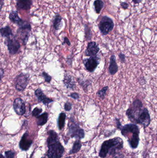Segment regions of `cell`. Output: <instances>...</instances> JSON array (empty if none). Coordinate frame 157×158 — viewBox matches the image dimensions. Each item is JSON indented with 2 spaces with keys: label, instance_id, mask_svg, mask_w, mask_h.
Wrapping results in <instances>:
<instances>
[{
  "label": "cell",
  "instance_id": "32",
  "mask_svg": "<svg viewBox=\"0 0 157 158\" xmlns=\"http://www.w3.org/2000/svg\"><path fill=\"white\" fill-rule=\"evenodd\" d=\"M15 152L13 151H6L5 152L6 158H14L15 156Z\"/></svg>",
  "mask_w": 157,
  "mask_h": 158
},
{
  "label": "cell",
  "instance_id": "16",
  "mask_svg": "<svg viewBox=\"0 0 157 158\" xmlns=\"http://www.w3.org/2000/svg\"><path fill=\"white\" fill-rule=\"evenodd\" d=\"M116 58L115 55H112L110 58V64L108 67V72L110 74L114 75L119 70V66L116 62Z\"/></svg>",
  "mask_w": 157,
  "mask_h": 158
},
{
  "label": "cell",
  "instance_id": "3",
  "mask_svg": "<svg viewBox=\"0 0 157 158\" xmlns=\"http://www.w3.org/2000/svg\"><path fill=\"white\" fill-rule=\"evenodd\" d=\"M68 132L67 135L71 138H75L77 140H80L85 137L84 131L80 128L73 117H70L68 124Z\"/></svg>",
  "mask_w": 157,
  "mask_h": 158
},
{
  "label": "cell",
  "instance_id": "18",
  "mask_svg": "<svg viewBox=\"0 0 157 158\" xmlns=\"http://www.w3.org/2000/svg\"><path fill=\"white\" fill-rule=\"evenodd\" d=\"M9 19L12 22L17 24L19 27L22 25L25 21L19 16L18 12L16 11H12L9 15Z\"/></svg>",
  "mask_w": 157,
  "mask_h": 158
},
{
  "label": "cell",
  "instance_id": "30",
  "mask_svg": "<svg viewBox=\"0 0 157 158\" xmlns=\"http://www.w3.org/2000/svg\"><path fill=\"white\" fill-rule=\"evenodd\" d=\"M42 111V109L41 108L36 107L33 109L32 111V116L33 117L37 118L38 116H39L41 114Z\"/></svg>",
  "mask_w": 157,
  "mask_h": 158
},
{
  "label": "cell",
  "instance_id": "24",
  "mask_svg": "<svg viewBox=\"0 0 157 158\" xmlns=\"http://www.w3.org/2000/svg\"><path fill=\"white\" fill-rule=\"evenodd\" d=\"M66 118V115L64 112H61L59 115L58 118L57 125L59 129L60 130H62L65 126Z\"/></svg>",
  "mask_w": 157,
  "mask_h": 158
},
{
  "label": "cell",
  "instance_id": "36",
  "mask_svg": "<svg viewBox=\"0 0 157 158\" xmlns=\"http://www.w3.org/2000/svg\"><path fill=\"white\" fill-rule=\"evenodd\" d=\"M120 5L121 7L124 10L127 9L129 6V3L126 2H121Z\"/></svg>",
  "mask_w": 157,
  "mask_h": 158
},
{
  "label": "cell",
  "instance_id": "43",
  "mask_svg": "<svg viewBox=\"0 0 157 158\" xmlns=\"http://www.w3.org/2000/svg\"><path fill=\"white\" fill-rule=\"evenodd\" d=\"M66 158H72L71 157H66Z\"/></svg>",
  "mask_w": 157,
  "mask_h": 158
},
{
  "label": "cell",
  "instance_id": "40",
  "mask_svg": "<svg viewBox=\"0 0 157 158\" xmlns=\"http://www.w3.org/2000/svg\"><path fill=\"white\" fill-rule=\"evenodd\" d=\"M132 2H133L134 4H135V5L139 4L142 1V0H132Z\"/></svg>",
  "mask_w": 157,
  "mask_h": 158
},
{
  "label": "cell",
  "instance_id": "5",
  "mask_svg": "<svg viewBox=\"0 0 157 158\" xmlns=\"http://www.w3.org/2000/svg\"><path fill=\"white\" fill-rule=\"evenodd\" d=\"M47 156L48 158H61L64 154L65 149L59 141L48 145Z\"/></svg>",
  "mask_w": 157,
  "mask_h": 158
},
{
  "label": "cell",
  "instance_id": "26",
  "mask_svg": "<svg viewBox=\"0 0 157 158\" xmlns=\"http://www.w3.org/2000/svg\"><path fill=\"white\" fill-rule=\"evenodd\" d=\"M77 81L79 85L83 88V89L85 92H86L87 90V88L92 84V81L91 80H87L84 81L81 78H78L77 79Z\"/></svg>",
  "mask_w": 157,
  "mask_h": 158
},
{
  "label": "cell",
  "instance_id": "37",
  "mask_svg": "<svg viewBox=\"0 0 157 158\" xmlns=\"http://www.w3.org/2000/svg\"><path fill=\"white\" fill-rule=\"evenodd\" d=\"M67 44L68 46H70L71 45V42H70V40L67 37H65L64 38V41H63V43H62V45H64L65 44Z\"/></svg>",
  "mask_w": 157,
  "mask_h": 158
},
{
  "label": "cell",
  "instance_id": "4",
  "mask_svg": "<svg viewBox=\"0 0 157 158\" xmlns=\"http://www.w3.org/2000/svg\"><path fill=\"white\" fill-rule=\"evenodd\" d=\"M114 27V23L113 20L106 15L102 17L98 24L99 30L102 36H105L109 34L113 30Z\"/></svg>",
  "mask_w": 157,
  "mask_h": 158
},
{
  "label": "cell",
  "instance_id": "21",
  "mask_svg": "<svg viewBox=\"0 0 157 158\" xmlns=\"http://www.w3.org/2000/svg\"><path fill=\"white\" fill-rule=\"evenodd\" d=\"M62 17L59 14H57L55 15L53 21V26L55 30H59L63 26Z\"/></svg>",
  "mask_w": 157,
  "mask_h": 158
},
{
  "label": "cell",
  "instance_id": "39",
  "mask_svg": "<svg viewBox=\"0 0 157 158\" xmlns=\"http://www.w3.org/2000/svg\"><path fill=\"white\" fill-rule=\"evenodd\" d=\"M4 1L5 0H0V12L1 11L3 6H4Z\"/></svg>",
  "mask_w": 157,
  "mask_h": 158
},
{
  "label": "cell",
  "instance_id": "9",
  "mask_svg": "<svg viewBox=\"0 0 157 158\" xmlns=\"http://www.w3.org/2000/svg\"><path fill=\"white\" fill-rule=\"evenodd\" d=\"M29 82V79L27 74L20 73L15 78V88L18 91H23L27 88Z\"/></svg>",
  "mask_w": 157,
  "mask_h": 158
},
{
  "label": "cell",
  "instance_id": "7",
  "mask_svg": "<svg viewBox=\"0 0 157 158\" xmlns=\"http://www.w3.org/2000/svg\"><path fill=\"white\" fill-rule=\"evenodd\" d=\"M100 62L101 58L97 55L83 59V63L86 70L91 73L94 72L95 71L100 64Z\"/></svg>",
  "mask_w": 157,
  "mask_h": 158
},
{
  "label": "cell",
  "instance_id": "8",
  "mask_svg": "<svg viewBox=\"0 0 157 158\" xmlns=\"http://www.w3.org/2000/svg\"><path fill=\"white\" fill-rule=\"evenodd\" d=\"M4 43L8 47L9 53L11 55H15L19 52L20 48V44L16 39V36L6 38Z\"/></svg>",
  "mask_w": 157,
  "mask_h": 158
},
{
  "label": "cell",
  "instance_id": "22",
  "mask_svg": "<svg viewBox=\"0 0 157 158\" xmlns=\"http://www.w3.org/2000/svg\"><path fill=\"white\" fill-rule=\"evenodd\" d=\"M37 123L38 126H43L48 122V114L45 112L37 117Z\"/></svg>",
  "mask_w": 157,
  "mask_h": 158
},
{
  "label": "cell",
  "instance_id": "27",
  "mask_svg": "<svg viewBox=\"0 0 157 158\" xmlns=\"http://www.w3.org/2000/svg\"><path fill=\"white\" fill-rule=\"evenodd\" d=\"M84 30L85 39L87 41L91 40L92 37V33L91 26L88 24H84Z\"/></svg>",
  "mask_w": 157,
  "mask_h": 158
},
{
  "label": "cell",
  "instance_id": "6",
  "mask_svg": "<svg viewBox=\"0 0 157 158\" xmlns=\"http://www.w3.org/2000/svg\"><path fill=\"white\" fill-rule=\"evenodd\" d=\"M31 25L29 23L25 21L21 26L19 27L17 30V36H19L24 45H26L30 37V33L31 31Z\"/></svg>",
  "mask_w": 157,
  "mask_h": 158
},
{
  "label": "cell",
  "instance_id": "11",
  "mask_svg": "<svg viewBox=\"0 0 157 158\" xmlns=\"http://www.w3.org/2000/svg\"><path fill=\"white\" fill-rule=\"evenodd\" d=\"M121 134L126 137L129 134L131 133H139L140 129L138 126L134 123L125 124L121 129Z\"/></svg>",
  "mask_w": 157,
  "mask_h": 158
},
{
  "label": "cell",
  "instance_id": "35",
  "mask_svg": "<svg viewBox=\"0 0 157 158\" xmlns=\"http://www.w3.org/2000/svg\"><path fill=\"white\" fill-rule=\"evenodd\" d=\"M69 96L75 100H78L80 98V95L77 92L71 93L70 95H69Z\"/></svg>",
  "mask_w": 157,
  "mask_h": 158
},
{
  "label": "cell",
  "instance_id": "23",
  "mask_svg": "<svg viewBox=\"0 0 157 158\" xmlns=\"http://www.w3.org/2000/svg\"><path fill=\"white\" fill-rule=\"evenodd\" d=\"M0 34L3 38H8L13 36L12 30L9 25L0 28Z\"/></svg>",
  "mask_w": 157,
  "mask_h": 158
},
{
  "label": "cell",
  "instance_id": "33",
  "mask_svg": "<svg viewBox=\"0 0 157 158\" xmlns=\"http://www.w3.org/2000/svg\"><path fill=\"white\" fill-rule=\"evenodd\" d=\"M73 104L67 101L64 104V109L66 111H70L72 109Z\"/></svg>",
  "mask_w": 157,
  "mask_h": 158
},
{
  "label": "cell",
  "instance_id": "13",
  "mask_svg": "<svg viewBox=\"0 0 157 158\" xmlns=\"http://www.w3.org/2000/svg\"><path fill=\"white\" fill-rule=\"evenodd\" d=\"M100 51L99 44L95 42L91 41L88 42L85 51V55L87 57L96 56Z\"/></svg>",
  "mask_w": 157,
  "mask_h": 158
},
{
  "label": "cell",
  "instance_id": "28",
  "mask_svg": "<svg viewBox=\"0 0 157 158\" xmlns=\"http://www.w3.org/2000/svg\"><path fill=\"white\" fill-rule=\"evenodd\" d=\"M82 146V144L80 140H77L74 143L72 149L69 152V154H75V153H77L81 149Z\"/></svg>",
  "mask_w": 157,
  "mask_h": 158
},
{
  "label": "cell",
  "instance_id": "29",
  "mask_svg": "<svg viewBox=\"0 0 157 158\" xmlns=\"http://www.w3.org/2000/svg\"><path fill=\"white\" fill-rule=\"evenodd\" d=\"M108 89V86H105V87H103L101 89V90L97 92V93H96V95L99 99L103 100L105 99L106 92L107 91Z\"/></svg>",
  "mask_w": 157,
  "mask_h": 158
},
{
  "label": "cell",
  "instance_id": "25",
  "mask_svg": "<svg viewBox=\"0 0 157 158\" xmlns=\"http://www.w3.org/2000/svg\"><path fill=\"white\" fill-rule=\"evenodd\" d=\"M93 6L95 13L97 14H100L104 7V2L102 0H95L93 2Z\"/></svg>",
  "mask_w": 157,
  "mask_h": 158
},
{
  "label": "cell",
  "instance_id": "44",
  "mask_svg": "<svg viewBox=\"0 0 157 158\" xmlns=\"http://www.w3.org/2000/svg\"><path fill=\"white\" fill-rule=\"evenodd\" d=\"M41 158H46L45 157H41Z\"/></svg>",
  "mask_w": 157,
  "mask_h": 158
},
{
  "label": "cell",
  "instance_id": "12",
  "mask_svg": "<svg viewBox=\"0 0 157 158\" xmlns=\"http://www.w3.org/2000/svg\"><path fill=\"white\" fill-rule=\"evenodd\" d=\"M33 141L29 138L28 132L27 131L22 137L19 142V147L21 150L27 151L29 149Z\"/></svg>",
  "mask_w": 157,
  "mask_h": 158
},
{
  "label": "cell",
  "instance_id": "42",
  "mask_svg": "<svg viewBox=\"0 0 157 158\" xmlns=\"http://www.w3.org/2000/svg\"><path fill=\"white\" fill-rule=\"evenodd\" d=\"M2 80V75H1V72H0V82H1V81Z\"/></svg>",
  "mask_w": 157,
  "mask_h": 158
},
{
  "label": "cell",
  "instance_id": "20",
  "mask_svg": "<svg viewBox=\"0 0 157 158\" xmlns=\"http://www.w3.org/2000/svg\"><path fill=\"white\" fill-rule=\"evenodd\" d=\"M48 137L47 139V145L59 141L58 135L55 131L53 130H50L48 131Z\"/></svg>",
  "mask_w": 157,
  "mask_h": 158
},
{
  "label": "cell",
  "instance_id": "15",
  "mask_svg": "<svg viewBox=\"0 0 157 158\" xmlns=\"http://www.w3.org/2000/svg\"><path fill=\"white\" fill-rule=\"evenodd\" d=\"M63 83L65 87H66L67 88L70 89H74L76 86L74 78L72 75L70 74H65L64 80H63Z\"/></svg>",
  "mask_w": 157,
  "mask_h": 158
},
{
  "label": "cell",
  "instance_id": "41",
  "mask_svg": "<svg viewBox=\"0 0 157 158\" xmlns=\"http://www.w3.org/2000/svg\"><path fill=\"white\" fill-rule=\"evenodd\" d=\"M0 158H5V157L2 153H0Z\"/></svg>",
  "mask_w": 157,
  "mask_h": 158
},
{
  "label": "cell",
  "instance_id": "17",
  "mask_svg": "<svg viewBox=\"0 0 157 158\" xmlns=\"http://www.w3.org/2000/svg\"><path fill=\"white\" fill-rule=\"evenodd\" d=\"M32 3V0H18L16 6L19 10L28 11L31 9Z\"/></svg>",
  "mask_w": 157,
  "mask_h": 158
},
{
  "label": "cell",
  "instance_id": "31",
  "mask_svg": "<svg viewBox=\"0 0 157 158\" xmlns=\"http://www.w3.org/2000/svg\"><path fill=\"white\" fill-rule=\"evenodd\" d=\"M41 75L44 78L45 82H47V83H50L51 82V80H52V77L49 74L47 73L46 72H42Z\"/></svg>",
  "mask_w": 157,
  "mask_h": 158
},
{
  "label": "cell",
  "instance_id": "2",
  "mask_svg": "<svg viewBox=\"0 0 157 158\" xmlns=\"http://www.w3.org/2000/svg\"><path fill=\"white\" fill-rule=\"evenodd\" d=\"M144 108L142 102L139 99H137L134 101L132 105L126 111V116L132 122L137 124L138 121L142 114Z\"/></svg>",
  "mask_w": 157,
  "mask_h": 158
},
{
  "label": "cell",
  "instance_id": "38",
  "mask_svg": "<svg viewBox=\"0 0 157 158\" xmlns=\"http://www.w3.org/2000/svg\"><path fill=\"white\" fill-rule=\"evenodd\" d=\"M115 122H116V125H117V127L118 129L121 130V129L122 126L121 123L119 119L117 118H115Z\"/></svg>",
  "mask_w": 157,
  "mask_h": 158
},
{
  "label": "cell",
  "instance_id": "14",
  "mask_svg": "<svg viewBox=\"0 0 157 158\" xmlns=\"http://www.w3.org/2000/svg\"><path fill=\"white\" fill-rule=\"evenodd\" d=\"M35 94L39 102H41L44 105L48 106L49 103L53 102L54 100L47 97L46 95L43 93L42 90L37 88L35 90Z\"/></svg>",
  "mask_w": 157,
  "mask_h": 158
},
{
  "label": "cell",
  "instance_id": "45",
  "mask_svg": "<svg viewBox=\"0 0 157 158\" xmlns=\"http://www.w3.org/2000/svg\"><path fill=\"white\" fill-rule=\"evenodd\" d=\"M17 1H18V0H17Z\"/></svg>",
  "mask_w": 157,
  "mask_h": 158
},
{
  "label": "cell",
  "instance_id": "1",
  "mask_svg": "<svg viewBox=\"0 0 157 158\" xmlns=\"http://www.w3.org/2000/svg\"><path fill=\"white\" fill-rule=\"evenodd\" d=\"M123 144L122 139L119 137L105 141L101 146L99 156L101 158H105L109 153L115 158H123V155L117 152L123 148Z\"/></svg>",
  "mask_w": 157,
  "mask_h": 158
},
{
  "label": "cell",
  "instance_id": "19",
  "mask_svg": "<svg viewBox=\"0 0 157 158\" xmlns=\"http://www.w3.org/2000/svg\"><path fill=\"white\" fill-rule=\"evenodd\" d=\"M140 134H133L132 137L128 139V141L131 148L136 149L137 148L139 144Z\"/></svg>",
  "mask_w": 157,
  "mask_h": 158
},
{
  "label": "cell",
  "instance_id": "34",
  "mask_svg": "<svg viewBox=\"0 0 157 158\" xmlns=\"http://www.w3.org/2000/svg\"><path fill=\"white\" fill-rule=\"evenodd\" d=\"M119 58L120 59V61L122 63H125L126 61V57L125 55L122 53H120L119 54Z\"/></svg>",
  "mask_w": 157,
  "mask_h": 158
},
{
  "label": "cell",
  "instance_id": "10",
  "mask_svg": "<svg viewBox=\"0 0 157 158\" xmlns=\"http://www.w3.org/2000/svg\"><path fill=\"white\" fill-rule=\"evenodd\" d=\"M13 108L15 113L19 116H23L26 113V104L24 100L20 98H17L14 100Z\"/></svg>",
  "mask_w": 157,
  "mask_h": 158
}]
</instances>
